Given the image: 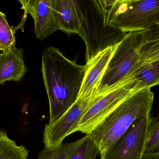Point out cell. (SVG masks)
I'll return each mask as SVG.
<instances>
[{
    "label": "cell",
    "instance_id": "6da1fadb",
    "mask_svg": "<svg viewBox=\"0 0 159 159\" xmlns=\"http://www.w3.org/2000/svg\"><path fill=\"white\" fill-rule=\"evenodd\" d=\"M42 72L49 105L48 124L64 115L76 101L85 72V65L66 58L58 49L48 47L42 55Z\"/></svg>",
    "mask_w": 159,
    "mask_h": 159
},
{
    "label": "cell",
    "instance_id": "7a4b0ae2",
    "mask_svg": "<svg viewBox=\"0 0 159 159\" xmlns=\"http://www.w3.org/2000/svg\"><path fill=\"white\" fill-rule=\"evenodd\" d=\"M154 95L151 88L133 93L90 133L102 155L138 119L150 114Z\"/></svg>",
    "mask_w": 159,
    "mask_h": 159
},
{
    "label": "cell",
    "instance_id": "3957f363",
    "mask_svg": "<svg viewBox=\"0 0 159 159\" xmlns=\"http://www.w3.org/2000/svg\"><path fill=\"white\" fill-rule=\"evenodd\" d=\"M74 2L80 26L78 35L86 44V63L100 51L118 44L126 35L108 24L102 0H74Z\"/></svg>",
    "mask_w": 159,
    "mask_h": 159
},
{
    "label": "cell",
    "instance_id": "277c9868",
    "mask_svg": "<svg viewBox=\"0 0 159 159\" xmlns=\"http://www.w3.org/2000/svg\"><path fill=\"white\" fill-rule=\"evenodd\" d=\"M146 40L145 32L126 34L108 63L97 93H106L129 82L139 67L141 48Z\"/></svg>",
    "mask_w": 159,
    "mask_h": 159
},
{
    "label": "cell",
    "instance_id": "5b68a950",
    "mask_svg": "<svg viewBox=\"0 0 159 159\" xmlns=\"http://www.w3.org/2000/svg\"><path fill=\"white\" fill-rule=\"evenodd\" d=\"M108 24L124 32L149 30L159 17V0H102Z\"/></svg>",
    "mask_w": 159,
    "mask_h": 159
},
{
    "label": "cell",
    "instance_id": "8992f818",
    "mask_svg": "<svg viewBox=\"0 0 159 159\" xmlns=\"http://www.w3.org/2000/svg\"><path fill=\"white\" fill-rule=\"evenodd\" d=\"M134 92H136L129 81L106 93L99 94L83 115L75 133L80 132L86 134H90L124 100Z\"/></svg>",
    "mask_w": 159,
    "mask_h": 159
},
{
    "label": "cell",
    "instance_id": "52a82bcc",
    "mask_svg": "<svg viewBox=\"0 0 159 159\" xmlns=\"http://www.w3.org/2000/svg\"><path fill=\"white\" fill-rule=\"evenodd\" d=\"M150 114L136 120L102 155L101 159H143Z\"/></svg>",
    "mask_w": 159,
    "mask_h": 159
},
{
    "label": "cell",
    "instance_id": "ba28073f",
    "mask_svg": "<svg viewBox=\"0 0 159 159\" xmlns=\"http://www.w3.org/2000/svg\"><path fill=\"white\" fill-rule=\"evenodd\" d=\"M98 96L99 94L95 92L89 97L77 100L57 120L52 124H47L43 138L44 147L52 149L60 147L66 137L75 133L83 115Z\"/></svg>",
    "mask_w": 159,
    "mask_h": 159
},
{
    "label": "cell",
    "instance_id": "9c48e42d",
    "mask_svg": "<svg viewBox=\"0 0 159 159\" xmlns=\"http://www.w3.org/2000/svg\"><path fill=\"white\" fill-rule=\"evenodd\" d=\"M21 9H24V15L20 24L12 27L15 33L22 27L28 14L34 21V32L37 38L43 40L53 33L59 30L54 10L55 0H21Z\"/></svg>",
    "mask_w": 159,
    "mask_h": 159
},
{
    "label": "cell",
    "instance_id": "30bf717a",
    "mask_svg": "<svg viewBox=\"0 0 159 159\" xmlns=\"http://www.w3.org/2000/svg\"><path fill=\"white\" fill-rule=\"evenodd\" d=\"M119 43L100 51L86 63L85 75L77 100L89 97L97 92L108 63Z\"/></svg>",
    "mask_w": 159,
    "mask_h": 159
},
{
    "label": "cell",
    "instance_id": "8fae6325",
    "mask_svg": "<svg viewBox=\"0 0 159 159\" xmlns=\"http://www.w3.org/2000/svg\"><path fill=\"white\" fill-rule=\"evenodd\" d=\"M23 49L15 47L0 52V85L6 82L21 80L27 72L23 60Z\"/></svg>",
    "mask_w": 159,
    "mask_h": 159
},
{
    "label": "cell",
    "instance_id": "7c38bea8",
    "mask_svg": "<svg viewBox=\"0 0 159 159\" xmlns=\"http://www.w3.org/2000/svg\"><path fill=\"white\" fill-rule=\"evenodd\" d=\"M54 10L59 30L78 35L80 26L74 0H55Z\"/></svg>",
    "mask_w": 159,
    "mask_h": 159
},
{
    "label": "cell",
    "instance_id": "4fadbf2b",
    "mask_svg": "<svg viewBox=\"0 0 159 159\" xmlns=\"http://www.w3.org/2000/svg\"><path fill=\"white\" fill-rule=\"evenodd\" d=\"M129 79L135 92L159 85V60L139 67Z\"/></svg>",
    "mask_w": 159,
    "mask_h": 159
},
{
    "label": "cell",
    "instance_id": "5bb4252c",
    "mask_svg": "<svg viewBox=\"0 0 159 159\" xmlns=\"http://www.w3.org/2000/svg\"><path fill=\"white\" fill-rule=\"evenodd\" d=\"M67 159H96L100 151L90 134L73 143H65Z\"/></svg>",
    "mask_w": 159,
    "mask_h": 159
},
{
    "label": "cell",
    "instance_id": "9a60e30c",
    "mask_svg": "<svg viewBox=\"0 0 159 159\" xmlns=\"http://www.w3.org/2000/svg\"><path fill=\"white\" fill-rule=\"evenodd\" d=\"M29 151L9 139L5 131L0 130V159H28Z\"/></svg>",
    "mask_w": 159,
    "mask_h": 159
},
{
    "label": "cell",
    "instance_id": "2e32d148",
    "mask_svg": "<svg viewBox=\"0 0 159 159\" xmlns=\"http://www.w3.org/2000/svg\"><path fill=\"white\" fill-rule=\"evenodd\" d=\"M16 37L8 25L5 15L0 11V51L5 52L16 47Z\"/></svg>",
    "mask_w": 159,
    "mask_h": 159
},
{
    "label": "cell",
    "instance_id": "e0dca14e",
    "mask_svg": "<svg viewBox=\"0 0 159 159\" xmlns=\"http://www.w3.org/2000/svg\"><path fill=\"white\" fill-rule=\"evenodd\" d=\"M159 152V114L150 117L148 129L146 147L144 155Z\"/></svg>",
    "mask_w": 159,
    "mask_h": 159
},
{
    "label": "cell",
    "instance_id": "ac0fdd59",
    "mask_svg": "<svg viewBox=\"0 0 159 159\" xmlns=\"http://www.w3.org/2000/svg\"><path fill=\"white\" fill-rule=\"evenodd\" d=\"M157 60H159V37L146 40L143 44L139 67Z\"/></svg>",
    "mask_w": 159,
    "mask_h": 159
},
{
    "label": "cell",
    "instance_id": "d6986e66",
    "mask_svg": "<svg viewBox=\"0 0 159 159\" xmlns=\"http://www.w3.org/2000/svg\"><path fill=\"white\" fill-rule=\"evenodd\" d=\"M37 159H67V150L65 143L56 149L44 147L39 153Z\"/></svg>",
    "mask_w": 159,
    "mask_h": 159
},
{
    "label": "cell",
    "instance_id": "ffe728a7",
    "mask_svg": "<svg viewBox=\"0 0 159 159\" xmlns=\"http://www.w3.org/2000/svg\"><path fill=\"white\" fill-rule=\"evenodd\" d=\"M145 32L146 40L159 37V17L151 29Z\"/></svg>",
    "mask_w": 159,
    "mask_h": 159
},
{
    "label": "cell",
    "instance_id": "44dd1931",
    "mask_svg": "<svg viewBox=\"0 0 159 159\" xmlns=\"http://www.w3.org/2000/svg\"><path fill=\"white\" fill-rule=\"evenodd\" d=\"M143 159H159V158L152 155H144Z\"/></svg>",
    "mask_w": 159,
    "mask_h": 159
},
{
    "label": "cell",
    "instance_id": "7402d4cb",
    "mask_svg": "<svg viewBox=\"0 0 159 159\" xmlns=\"http://www.w3.org/2000/svg\"><path fill=\"white\" fill-rule=\"evenodd\" d=\"M149 155H152L155 156V157H157L159 158V152L157 153H155V154H149Z\"/></svg>",
    "mask_w": 159,
    "mask_h": 159
}]
</instances>
